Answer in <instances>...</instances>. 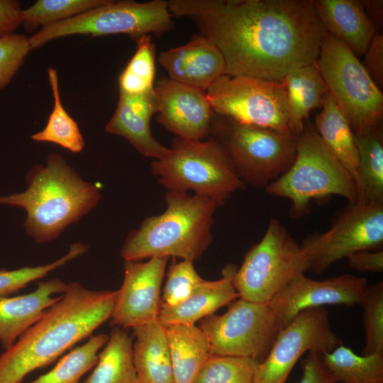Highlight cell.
Wrapping results in <instances>:
<instances>
[{"label":"cell","mask_w":383,"mask_h":383,"mask_svg":"<svg viewBox=\"0 0 383 383\" xmlns=\"http://www.w3.org/2000/svg\"><path fill=\"white\" fill-rule=\"evenodd\" d=\"M363 8L372 21L379 25L382 23L383 18V1L382 0H364L361 1Z\"/></svg>","instance_id":"obj_43"},{"label":"cell","mask_w":383,"mask_h":383,"mask_svg":"<svg viewBox=\"0 0 383 383\" xmlns=\"http://www.w3.org/2000/svg\"><path fill=\"white\" fill-rule=\"evenodd\" d=\"M167 257L125 261L124 277L111 316V325L133 328L158 320L161 286Z\"/></svg>","instance_id":"obj_16"},{"label":"cell","mask_w":383,"mask_h":383,"mask_svg":"<svg viewBox=\"0 0 383 383\" xmlns=\"http://www.w3.org/2000/svg\"><path fill=\"white\" fill-rule=\"evenodd\" d=\"M137 49L118 77L119 94L146 95L154 91L155 45L150 35L136 40Z\"/></svg>","instance_id":"obj_32"},{"label":"cell","mask_w":383,"mask_h":383,"mask_svg":"<svg viewBox=\"0 0 383 383\" xmlns=\"http://www.w3.org/2000/svg\"><path fill=\"white\" fill-rule=\"evenodd\" d=\"M360 305L363 311L365 345L362 355L383 353V282L369 285Z\"/></svg>","instance_id":"obj_36"},{"label":"cell","mask_w":383,"mask_h":383,"mask_svg":"<svg viewBox=\"0 0 383 383\" xmlns=\"http://www.w3.org/2000/svg\"><path fill=\"white\" fill-rule=\"evenodd\" d=\"M203 280L196 271L193 261H173L167 274L161 305L174 306L182 303Z\"/></svg>","instance_id":"obj_37"},{"label":"cell","mask_w":383,"mask_h":383,"mask_svg":"<svg viewBox=\"0 0 383 383\" xmlns=\"http://www.w3.org/2000/svg\"><path fill=\"white\" fill-rule=\"evenodd\" d=\"M132 330L138 383H174L166 326L156 320Z\"/></svg>","instance_id":"obj_23"},{"label":"cell","mask_w":383,"mask_h":383,"mask_svg":"<svg viewBox=\"0 0 383 383\" xmlns=\"http://www.w3.org/2000/svg\"><path fill=\"white\" fill-rule=\"evenodd\" d=\"M151 172L167 191L192 190L218 207L245 185L222 145L210 136L200 140L175 137L167 154L152 162Z\"/></svg>","instance_id":"obj_6"},{"label":"cell","mask_w":383,"mask_h":383,"mask_svg":"<svg viewBox=\"0 0 383 383\" xmlns=\"http://www.w3.org/2000/svg\"><path fill=\"white\" fill-rule=\"evenodd\" d=\"M265 189L272 196L291 201L289 215L293 218L306 215L314 199L338 195L348 204L357 203L352 176L325 146L314 128H304L297 135L292 165Z\"/></svg>","instance_id":"obj_5"},{"label":"cell","mask_w":383,"mask_h":383,"mask_svg":"<svg viewBox=\"0 0 383 383\" xmlns=\"http://www.w3.org/2000/svg\"><path fill=\"white\" fill-rule=\"evenodd\" d=\"M348 266L361 272H382L383 270V252L362 250L347 257Z\"/></svg>","instance_id":"obj_41"},{"label":"cell","mask_w":383,"mask_h":383,"mask_svg":"<svg viewBox=\"0 0 383 383\" xmlns=\"http://www.w3.org/2000/svg\"><path fill=\"white\" fill-rule=\"evenodd\" d=\"M206 94L216 115L294 135L290 128L287 95L282 80L224 74Z\"/></svg>","instance_id":"obj_11"},{"label":"cell","mask_w":383,"mask_h":383,"mask_svg":"<svg viewBox=\"0 0 383 383\" xmlns=\"http://www.w3.org/2000/svg\"><path fill=\"white\" fill-rule=\"evenodd\" d=\"M221 52L225 74L281 81L316 62L326 30L311 0H170Z\"/></svg>","instance_id":"obj_1"},{"label":"cell","mask_w":383,"mask_h":383,"mask_svg":"<svg viewBox=\"0 0 383 383\" xmlns=\"http://www.w3.org/2000/svg\"><path fill=\"white\" fill-rule=\"evenodd\" d=\"M88 248L86 244L77 242L70 245L66 255L50 264L13 270H0V296H9L27 287L31 282L46 277L50 272L83 255Z\"/></svg>","instance_id":"obj_35"},{"label":"cell","mask_w":383,"mask_h":383,"mask_svg":"<svg viewBox=\"0 0 383 383\" xmlns=\"http://www.w3.org/2000/svg\"><path fill=\"white\" fill-rule=\"evenodd\" d=\"M258 363L249 357L211 355L192 383H253Z\"/></svg>","instance_id":"obj_34"},{"label":"cell","mask_w":383,"mask_h":383,"mask_svg":"<svg viewBox=\"0 0 383 383\" xmlns=\"http://www.w3.org/2000/svg\"><path fill=\"white\" fill-rule=\"evenodd\" d=\"M358 152L357 204L383 203V141L382 129L354 135Z\"/></svg>","instance_id":"obj_27"},{"label":"cell","mask_w":383,"mask_h":383,"mask_svg":"<svg viewBox=\"0 0 383 383\" xmlns=\"http://www.w3.org/2000/svg\"><path fill=\"white\" fill-rule=\"evenodd\" d=\"M309 268L305 249L279 221L272 218L262 238L245 255L233 283L240 299L267 303L296 276Z\"/></svg>","instance_id":"obj_9"},{"label":"cell","mask_w":383,"mask_h":383,"mask_svg":"<svg viewBox=\"0 0 383 383\" xmlns=\"http://www.w3.org/2000/svg\"><path fill=\"white\" fill-rule=\"evenodd\" d=\"M209 136L223 148L245 184L265 188L292 165L296 137L213 114Z\"/></svg>","instance_id":"obj_7"},{"label":"cell","mask_w":383,"mask_h":383,"mask_svg":"<svg viewBox=\"0 0 383 383\" xmlns=\"http://www.w3.org/2000/svg\"><path fill=\"white\" fill-rule=\"evenodd\" d=\"M368 286L365 278L349 274L315 280L302 273L277 292L268 303L282 328L305 309L332 304H360Z\"/></svg>","instance_id":"obj_15"},{"label":"cell","mask_w":383,"mask_h":383,"mask_svg":"<svg viewBox=\"0 0 383 383\" xmlns=\"http://www.w3.org/2000/svg\"><path fill=\"white\" fill-rule=\"evenodd\" d=\"M48 74L53 96V109L45 128L30 138L36 142L55 143L73 153L80 152L84 149V140L77 122L62 104L57 72L55 68L50 67Z\"/></svg>","instance_id":"obj_30"},{"label":"cell","mask_w":383,"mask_h":383,"mask_svg":"<svg viewBox=\"0 0 383 383\" xmlns=\"http://www.w3.org/2000/svg\"><path fill=\"white\" fill-rule=\"evenodd\" d=\"M109 340V335H91L83 345L64 355L47 373L28 383H80L81 378L98 361V353Z\"/></svg>","instance_id":"obj_31"},{"label":"cell","mask_w":383,"mask_h":383,"mask_svg":"<svg viewBox=\"0 0 383 383\" xmlns=\"http://www.w3.org/2000/svg\"><path fill=\"white\" fill-rule=\"evenodd\" d=\"M199 328L209 339L211 355L249 357L259 363L282 329L268 302L240 298L230 303L223 315L202 318Z\"/></svg>","instance_id":"obj_12"},{"label":"cell","mask_w":383,"mask_h":383,"mask_svg":"<svg viewBox=\"0 0 383 383\" xmlns=\"http://www.w3.org/2000/svg\"><path fill=\"white\" fill-rule=\"evenodd\" d=\"M313 5L326 32L343 42L356 55L365 54L377 32L361 1L315 0Z\"/></svg>","instance_id":"obj_22"},{"label":"cell","mask_w":383,"mask_h":383,"mask_svg":"<svg viewBox=\"0 0 383 383\" xmlns=\"http://www.w3.org/2000/svg\"><path fill=\"white\" fill-rule=\"evenodd\" d=\"M321 357L336 383H383V353L358 355L340 344Z\"/></svg>","instance_id":"obj_29"},{"label":"cell","mask_w":383,"mask_h":383,"mask_svg":"<svg viewBox=\"0 0 383 383\" xmlns=\"http://www.w3.org/2000/svg\"><path fill=\"white\" fill-rule=\"evenodd\" d=\"M133 337L114 328L91 373L80 383H138L133 360Z\"/></svg>","instance_id":"obj_28"},{"label":"cell","mask_w":383,"mask_h":383,"mask_svg":"<svg viewBox=\"0 0 383 383\" xmlns=\"http://www.w3.org/2000/svg\"><path fill=\"white\" fill-rule=\"evenodd\" d=\"M316 116L315 129L325 146L343 165L356 184L358 152L351 126L328 92Z\"/></svg>","instance_id":"obj_26"},{"label":"cell","mask_w":383,"mask_h":383,"mask_svg":"<svg viewBox=\"0 0 383 383\" xmlns=\"http://www.w3.org/2000/svg\"><path fill=\"white\" fill-rule=\"evenodd\" d=\"M117 290H91L67 284L60 299L0 355V383H22L110 319Z\"/></svg>","instance_id":"obj_2"},{"label":"cell","mask_w":383,"mask_h":383,"mask_svg":"<svg viewBox=\"0 0 383 383\" xmlns=\"http://www.w3.org/2000/svg\"><path fill=\"white\" fill-rule=\"evenodd\" d=\"M237 269L235 265L228 264L222 270L221 279H204L182 303L174 306L160 305L158 321L165 326L194 324L229 304L239 297L233 283Z\"/></svg>","instance_id":"obj_21"},{"label":"cell","mask_w":383,"mask_h":383,"mask_svg":"<svg viewBox=\"0 0 383 383\" xmlns=\"http://www.w3.org/2000/svg\"><path fill=\"white\" fill-rule=\"evenodd\" d=\"M287 95L290 128L298 135L311 111L323 105L329 92L316 62L296 68L282 80Z\"/></svg>","instance_id":"obj_24"},{"label":"cell","mask_w":383,"mask_h":383,"mask_svg":"<svg viewBox=\"0 0 383 383\" xmlns=\"http://www.w3.org/2000/svg\"><path fill=\"white\" fill-rule=\"evenodd\" d=\"M22 11L18 1L0 0V36L13 33L22 24Z\"/></svg>","instance_id":"obj_42"},{"label":"cell","mask_w":383,"mask_h":383,"mask_svg":"<svg viewBox=\"0 0 383 383\" xmlns=\"http://www.w3.org/2000/svg\"><path fill=\"white\" fill-rule=\"evenodd\" d=\"M382 243L383 203H356L341 209L328 231L308 238L301 245L309 255V269L319 274L352 253L379 249Z\"/></svg>","instance_id":"obj_13"},{"label":"cell","mask_w":383,"mask_h":383,"mask_svg":"<svg viewBox=\"0 0 383 383\" xmlns=\"http://www.w3.org/2000/svg\"><path fill=\"white\" fill-rule=\"evenodd\" d=\"M165 201L163 213L130 232L121 250L125 261L173 257L194 262L209 248L216 204L179 191H167Z\"/></svg>","instance_id":"obj_4"},{"label":"cell","mask_w":383,"mask_h":383,"mask_svg":"<svg viewBox=\"0 0 383 383\" xmlns=\"http://www.w3.org/2000/svg\"><path fill=\"white\" fill-rule=\"evenodd\" d=\"M30 50L29 37L23 34L0 36V91L9 85Z\"/></svg>","instance_id":"obj_38"},{"label":"cell","mask_w":383,"mask_h":383,"mask_svg":"<svg viewBox=\"0 0 383 383\" xmlns=\"http://www.w3.org/2000/svg\"><path fill=\"white\" fill-rule=\"evenodd\" d=\"M340 344V339L331 328L325 307L303 310L279 331L267 357L258 363L253 383H285L304 353L321 355Z\"/></svg>","instance_id":"obj_14"},{"label":"cell","mask_w":383,"mask_h":383,"mask_svg":"<svg viewBox=\"0 0 383 383\" xmlns=\"http://www.w3.org/2000/svg\"><path fill=\"white\" fill-rule=\"evenodd\" d=\"M157 121L167 131L189 140L209 137L213 111L206 91L168 77L154 86Z\"/></svg>","instance_id":"obj_17"},{"label":"cell","mask_w":383,"mask_h":383,"mask_svg":"<svg viewBox=\"0 0 383 383\" xmlns=\"http://www.w3.org/2000/svg\"><path fill=\"white\" fill-rule=\"evenodd\" d=\"M174 383H192L211 356L205 333L195 324L166 326Z\"/></svg>","instance_id":"obj_25"},{"label":"cell","mask_w":383,"mask_h":383,"mask_svg":"<svg viewBox=\"0 0 383 383\" xmlns=\"http://www.w3.org/2000/svg\"><path fill=\"white\" fill-rule=\"evenodd\" d=\"M107 0H38L22 11V24L34 30L72 18L88 11Z\"/></svg>","instance_id":"obj_33"},{"label":"cell","mask_w":383,"mask_h":383,"mask_svg":"<svg viewBox=\"0 0 383 383\" xmlns=\"http://www.w3.org/2000/svg\"><path fill=\"white\" fill-rule=\"evenodd\" d=\"M155 113L154 91L140 96L119 94L116 109L105 130L125 138L143 156L157 160L165 155L169 148L160 143L152 134L150 122Z\"/></svg>","instance_id":"obj_20"},{"label":"cell","mask_w":383,"mask_h":383,"mask_svg":"<svg viewBox=\"0 0 383 383\" xmlns=\"http://www.w3.org/2000/svg\"><path fill=\"white\" fill-rule=\"evenodd\" d=\"M173 27L168 1L106 3L72 18L41 28L29 37L30 48L72 35L91 37L126 34L135 41L150 34L162 35Z\"/></svg>","instance_id":"obj_10"},{"label":"cell","mask_w":383,"mask_h":383,"mask_svg":"<svg viewBox=\"0 0 383 383\" xmlns=\"http://www.w3.org/2000/svg\"><path fill=\"white\" fill-rule=\"evenodd\" d=\"M301 370L302 377L297 383H336L317 353H307L301 361Z\"/></svg>","instance_id":"obj_40"},{"label":"cell","mask_w":383,"mask_h":383,"mask_svg":"<svg viewBox=\"0 0 383 383\" xmlns=\"http://www.w3.org/2000/svg\"><path fill=\"white\" fill-rule=\"evenodd\" d=\"M316 65L354 135L382 129V90L346 45L326 32Z\"/></svg>","instance_id":"obj_8"},{"label":"cell","mask_w":383,"mask_h":383,"mask_svg":"<svg viewBox=\"0 0 383 383\" xmlns=\"http://www.w3.org/2000/svg\"><path fill=\"white\" fill-rule=\"evenodd\" d=\"M158 60L168 78L204 91L225 74L221 52L200 33L183 45L161 52Z\"/></svg>","instance_id":"obj_18"},{"label":"cell","mask_w":383,"mask_h":383,"mask_svg":"<svg viewBox=\"0 0 383 383\" xmlns=\"http://www.w3.org/2000/svg\"><path fill=\"white\" fill-rule=\"evenodd\" d=\"M67 284L58 278L38 282L28 294L16 296H0V343L4 350L10 348L45 311L61 297Z\"/></svg>","instance_id":"obj_19"},{"label":"cell","mask_w":383,"mask_h":383,"mask_svg":"<svg viewBox=\"0 0 383 383\" xmlns=\"http://www.w3.org/2000/svg\"><path fill=\"white\" fill-rule=\"evenodd\" d=\"M363 65L382 90L383 87V35L376 33L365 52Z\"/></svg>","instance_id":"obj_39"},{"label":"cell","mask_w":383,"mask_h":383,"mask_svg":"<svg viewBox=\"0 0 383 383\" xmlns=\"http://www.w3.org/2000/svg\"><path fill=\"white\" fill-rule=\"evenodd\" d=\"M26 181L24 192L0 196V204L25 210V231L38 244L57 238L101 199L99 188L83 179L58 153L50 154L45 165H34Z\"/></svg>","instance_id":"obj_3"}]
</instances>
